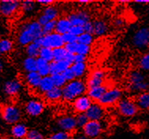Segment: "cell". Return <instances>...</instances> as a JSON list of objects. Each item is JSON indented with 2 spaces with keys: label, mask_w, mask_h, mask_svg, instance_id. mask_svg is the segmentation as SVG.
<instances>
[{
  "label": "cell",
  "mask_w": 149,
  "mask_h": 139,
  "mask_svg": "<svg viewBox=\"0 0 149 139\" xmlns=\"http://www.w3.org/2000/svg\"><path fill=\"white\" fill-rule=\"evenodd\" d=\"M43 35L42 26L36 19H30L22 22L17 27L16 32V43L22 47H25L35 42Z\"/></svg>",
  "instance_id": "6da1fadb"
},
{
  "label": "cell",
  "mask_w": 149,
  "mask_h": 139,
  "mask_svg": "<svg viewBox=\"0 0 149 139\" xmlns=\"http://www.w3.org/2000/svg\"><path fill=\"white\" fill-rule=\"evenodd\" d=\"M126 83L127 91L133 96L149 91V80L146 73L141 72L138 68L130 70L128 72Z\"/></svg>",
  "instance_id": "7a4b0ae2"
},
{
  "label": "cell",
  "mask_w": 149,
  "mask_h": 139,
  "mask_svg": "<svg viewBox=\"0 0 149 139\" xmlns=\"http://www.w3.org/2000/svg\"><path fill=\"white\" fill-rule=\"evenodd\" d=\"M63 101L71 103L78 97L84 95L88 91L86 81L83 79H75L67 82L63 88Z\"/></svg>",
  "instance_id": "3957f363"
},
{
  "label": "cell",
  "mask_w": 149,
  "mask_h": 139,
  "mask_svg": "<svg viewBox=\"0 0 149 139\" xmlns=\"http://www.w3.org/2000/svg\"><path fill=\"white\" fill-rule=\"evenodd\" d=\"M0 116L6 124L12 126L22 121L24 116V111L18 104L8 103L1 107Z\"/></svg>",
  "instance_id": "277c9868"
},
{
  "label": "cell",
  "mask_w": 149,
  "mask_h": 139,
  "mask_svg": "<svg viewBox=\"0 0 149 139\" xmlns=\"http://www.w3.org/2000/svg\"><path fill=\"white\" fill-rule=\"evenodd\" d=\"M133 49L144 52L149 50V26L142 25L136 28L132 33L130 39Z\"/></svg>",
  "instance_id": "5b68a950"
},
{
  "label": "cell",
  "mask_w": 149,
  "mask_h": 139,
  "mask_svg": "<svg viewBox=\"0 0 149 139\" xmlns=\"http://www.w3.org/2000/svg\"><path fill=\"white\" fill-rule=\"evenodd\" d=\"M117 113L124 119H132L141 112L133 98L125 96L114 106Z\"/></svg>",
  "instance_id": "8992f818"
},
{
  "label": "cell",
  "mask_w": 149,
  "mask_h": 139,
  "mask_svg": "<svg viewBox=\"0 0 149 139\" xmlns=\"http://www.w3.org/2000/svg\"><path fill=\"white\" fill-rule=\"evenodd\" d=\"M24 114L31 119L40 117L46 111V103L39 98H30L23 105Z\"/></svg>",
  "instance_id": "52a82bcc"
},
{
  "label": "cell",
  "mask_w": 149,
  "mask_h": 139,
  "mask_svg": "<svg viewBox=\"0 0 149 139\" xmlns=\"http://www.w3.org/2000/svg\"><path fill=\"white\" fill-rule=\"evenodd\" d=\"M125 97V91L120 86L109 87L103 97L98 102L104 108L115 106L120 100Z\"/></svg>",
  "instance_id": "ba28073f"
},
{
  "label": "cell",
  "mask_w": 149,
  "mask_h": 139,
  "mask_svg": "<svg viewBox=\"0 0 149 139\" xmlns=\"http://www.w3.org/2000/svg\"><path fill=\"white\" fill-rule=\"evenodd\" d=\"M24 83L18 78H10L2 84V91L6 97L15 98L18 96L24 89Z\"/></svg>",
  "instance_id": "9c48e42d"
},
{
  "label": "cell",
  "mask_w": 149,
  "mask_h": 139,
  "mask_svg": "<svg viewBox=\"0 0 149 139\" xmlns=\"http://www.w3.org/2000/svg\"><path fill=\"white\" fill-rule=\"evenodd\" d=\"M61 16V9L55 3L54 5L41 9L40 12L37 14L36 20L38 23L43 26L47 22L56 21Z\"/></svg>",
  "instance_id": "30bf717a"
},
{
  "label": "cell",
  "mask_w": 149,
  "mask_h": 139,
  "mask_svg": "<svg viewBox=\"0 0 149 139\" xmlns=\"http://www.w3.org/2000/svg\"><path fill=\"white\" fill-rule=\"evenodd\" d=\"M54 126L58 131H63L72 134L77 128L75 115L69 113L58 115L54 120Z\"/></svg>",
  "instance_id": "8fae6325"
},
{
  "label": "cell",
  "mask_w": 149,
  "mask_h": 139,
  "mask_svg": "<svg viewBox=\"0 0 149 139\" xmlns=\"http://www.w3.org/2000/svg\"><path fill=\"white\" fill-rule=\"evenodd\" d=\"M66 17L70 21L72 26H84L87 22L91 21L92 14L87 9H76L69 12Z\"/></svg>",
  "instance_id": "7c38bea8"
},
{
  "label": "cell",
  "mask_w": 149,
  "mask_h": 139,
  "mask_svg": "<svg viewBox=\"0 0 149 139\" xmlns=\"http://www.w3.org/2000/svg\"><path fill=\"white\" fill-rule=\"evenodd\" d=\"M35 42L38 43L41 47H47L52 50L63 47L65 45L63 35L57 32H53L49 35H43Z\"/></svg>",
  "instance_id": "4fadbf2b"
},
{
  "label": "cell",
  "mask_w": 149,
  "mask_h": 139,
  "mask_svg": "<svg viewBox=\"0 0 149 139\" xmlns=\"http://www.w3.org/2000/svg\"><path fill=\"white\" fill-rule=\"evenodd\" d=\"M107 78L106 71L100 68H95L88 73L86 77V84L88 89L93 88L105 84Z\"/></svg>",
  "instance_id": "5bb4252c"
},
{
  "label": "cell",
  "mask_w": 149,
  "mask_h": 139,
  "mask_svg": "<svg viewBox=\"0 0 149 139\" xmlns=\"http://www.w3.org/2000/svg\"><path fill=\"white\" fill-rule=\"evenodd\" d=\"M104 125L102 121L89 120L81 129V133L88 139H97L103 134Z\"/></svg>",
  "instance_id": "9a60e30c"
},
{
  "label": "cell",
  "mask_w": 149,
  "mask_h": 139,
  "mask_svg": "<svg viewBox=\"0 0 149 139\" xmlns=\"http://www.w3.org/2000/svg\"><path fill=\"white\" fill-rule=\"evenodd\" d=\"M21 1L2 0L0 1V15L3 17H11L20 11Z\"/></svg>",
  "instance_id": "2e32d148"
},
{
  "label": "cell",
  "mask_w": 149,
  "mask_h": 139,
  "mask_svg": "<svg viewBox=\"0 0 149 139\" xmlns=\"http://www.w3.org/2000/svg\"><path fill=\"white\" fill-rule=\"evenodd\" d=\"M93 102L87 94L78 97L74 101L71 102V108L73 110L74 115L80 114V113H85L92 105Z\"/></svg>",
  "instance_id": "e0dca14e"
},
{
  "label": "cell",
  "mask_w": 149,
  "mask_h": 139,
  "mask_svg": "<svg viewBox=\"0 0 149 139\" xmlns=\"http://www.w3.org/2000/svg\"><path fill=\"white\" fill-rule=\"evenodd\" d=\"M85 114L88 120L102 121L106 116V108L102 106L98 102H93Z\"/></svg>",
  "instance_id": "ac0fdd59"
},
{
  "label": "cell",
  "mask_w": 149,
  "mask_h": 139,
  "mask_svg": "<svg viewBox=\"0 0 149 139\" xmlns=\"http://www.w3.org/2000/svg\"><path fill=\"white\" fill-rule=\"evenodd\" d=\"M93 22V35L95 37L100 38L105 36L109 33L111 29V25L106 19L99 17L92 21Z\"/></svg>",
  "instance_id": "d6986e66"
},
{
  "label": "cell",
  "mask_w": 149,
  "mask_h": 139,
  "mask_svg": "<svg viewBox=\"0 0 149 139\" xmlns=\"http://www.w3.org/2000/svg\"><path fill=\"white\" fill-rule=\"evenodd\" d=\"M23 83L32 91H37L41 81V75L37 72H28L23 75Z\"/></svg>",
  "instance_id": "ffe728a7"
},
{
  "label": "cell",
  "mask_w": 149,
  "mask_h": 139,
  "mask_svg": "<svg viewBox=\"0 0 149 139\" xmlns=\"http://www.w3.org/2000/svg\"><path fill=\"white\" fill-rule=\"evenodd\" d=\"M29 128L26 123L21 121L10 126V134L14 139H25Z\"/></svg>",
  "instance_id": "44dd1931"
},
{
  "label": "cell",
  "mask_w": 149,
  "mask_h": 139,
  "mask_svg": "<svg viewBox=\"0 0 149 139\" xmlns=\"http://www.w3.org/2000/svg\"><path fill=\"white\" fill-rule=\"evenodd\" d=\"M72 24L66 16H60L55 21V32L60 35H64L70 32Z\"/></svg>",
  "instance_id": "7402d4cb"
},
{
  "label": "cell",
  "mask_w": 149,
  "mask_h": 139,
  "mask_svg": "<svg viewBox=\"0 0 149 139\" xmlns=\"http://www.w3.org/2000/svg\"><path fill=\"white\" fill-rule=\"evenodd\" d=\"M72 64L67 60H62L58 62H52L50 63V74L51 75L58 73H63L71 67Z\"/></svg>",
  "instance_id": "603a6c76"
},
{
  "label": "cell",
  "mask_w": 149,
  "mask_h": 139,
  "mask_svg": "<svg viewBox=\"0 0 149 139\" xmlns=\"http://www.w3.org/2000/svg\"><path fill=\"white\" fill-rule=\"evenodd\" d=\"M43 101L50 103H56L59 101H63V90L62 88L55 87L47 91V93L42 95Z\"/></svg>",
  "instance_id": "cb8c5ba5"
},
{
  "label": "cell",
  "mask_w": 149,
  "mask_h": 139,
  "mask_svg": "<svg viewBox=\"0 0 149 139\" xmlns=\"http://www.w3.org/2000/svg\"><path fill=\"white\" fill-rule=\"evenodd\" d=\"M134 101L140 111H148L149 110V91L142 92L141 94L134 96Z\"/></svg>",
  "instance_id": "d4e9b609"
},
{
  "label": "cell",
  "mask_w": 149,
  "mask_h": 139,
  "mask_svg": "<svg viewBox=\"0 0 149 139\" xmlns=\"http://www.w3.org/2000/svg\"><path fill=\"white\" fill-rule=\"evenodd\" d=\"M75 79H83L88 75V67L87 62L84 63H73L70 67Z\"/></svg>",
  "instance_id": "484cf974"
},
{
  "label": "cell",
  "mask_w": 149,
  "mask_h": 139,
  "mask_svg": "<svg viewBox=\"0 0 149 139\" xmlns=\"http://www.w3.org/2000/svg\"><path fill=\"white\" fill-rule=\"evenodd\" d=\"M109 87L106 84L103 86H96V87H93V88L88 89L87 91V95L90 98L92 99L93 102H98L100 101V99L103 97V95L105 94V92L107 91Z\"/></svg>",
  "instance_id": "4316f807"
},
{
  "label": "cell",
  "mask_w": 149,
  "mask_h": 139,
  "mask_svg": "<svg viewBox=\"0 0 149 139\" xmlns=\"http://www.w3.org/2000/svg\"><path fill=\"white\" fill-rule=\"evenodd\" d=\"M15 47L14 41L10 37L0 38V56L10 54Z\"/></svg>",
  "instance_id": "83f0119b"
},
{
  "label": "cell",
  "mask_w": 149,
  "mask_h": 139,
  "mask_svg": "<svg viewBox=\"0 0 149 139\" xmlns=\"http://www.w3.org/2000/svg\"><path fill=\"white\" fill-rule=\"evenodd\" d=\"M136 68L144 73L149 72V50L142 52L136 59Z\"/></svg>",
  "instance_id": "f1b7e54d"
},
{
  "label": "cell",
  "mask_w": 149,
  "mask_h": 139,
  "mask_svg": "<svg viewBox=\"0 0 149 139\" xmlns=\"http://www.w3.org/2000/svg\"><path fill=\"white\" fill-rule=\"evenodd\" d=\"M21 68L24 73L36 72V58L24 56L21 62Z\"/></svg>",
  "instance_id": "f546056e"
},
{
  "label": "cell",
  "mask_w": 149,
  "mask_h": 139,
  "mask_svg": "<svg viewBox=\"0 0 149 139\" xmlns=\"http://www.w3.org/2000/svg\"><path fill=\"white\" fill-rule=\"evenodd\" d=\"M38 3L36 1L33 0H24L21 1V6H20V12H22L23 14L29 15L33 14L37 10Z\"/></svg>",
  "instance_id": "4dcf8cb0"
},
{
  "label": "cell",
  "mask_w": 149,
  "mask_h": 139,
  "mask_svg": "<svg viewBox=\"0 0 149 139\" xmlns=\"http://www.w3.org/2000/svg\"><path fill=\"white\" fill-rule=\"evenodd\" d=\"M54 87V83L52 80V75H47L45 77H42L40 81V83L39 85V87L37 89V92L40 95H43L45 93H47V91H51L52 89Z\"/></svg>",
  "instance_id": "1f68e13d"
},
{
  "label": "cell",
  "mask_w": 149,
  "mask_h": 139,
  "mask_svg": "<svg viewBox=\"0 0 149 139\" xmlns=\"http://www.w3.org/2000/svg\"><path fill=\"white\" fill-rule=\"evenodd\" d=\"M36 72L41 75V77H45L47 75H51L50 74V63L45 60L37 57L36 58Z\"/></svg>",
  "instance_id": "d6a6232c"
},
{
  "label": "cell",
  "mask_w": 149,
  "mask_h": 139,
  "mask_svg": "<svg viewBox=\"0 0 149 139\" xmlns=\"http://www.w3.org/2000/svg\"><path fill=\"white\" fill-rule=\"evenodd\" d=\"M40 48L41 46L39 45L38 43L36 42H33V43H30L28 46H26L25 47H24V53L25 56L37 58L39 57Z\"/></svg>",
  "instance_id": "836d02e7"
},
{
  "label": "cell",
  "mask_w": 149,
  "mask_h": 139,
  "mask_svg": "<svg viewBox=\"0 0 149 139\" xmlns=\"http://www.w3.org/2000/svg\"><path fill=\"white\" fill-rule=\"evenodd\" d=\"M95 37L93 34L84 32L82 35L77 37V42L80 43V44H84V45L91 46H92V44L95 42Z\"/></svg>",
  "instance_id": "e575fe53"
},
{
  "label": "cell",
  "mask_w": 149,
  "mask_h": 139,
  "mask_svg": "<svg viewBox=\"0 0 149 139\" xmlns=\"http://www.w3.org/2000/svg\"><path fill=\"white\" fill-rule=\"evenodd\" d=\"M25 139H46V137L41 130L33 127V128H29Z\"/></svg>",
  "instance_id": "d590c367"
},
{
  "label": "cell",
  "mask_w": 149,
  "mask_h": 139,
  "mask_svg": "<svg viewBox=\"0 0 149 139\" xmlns=\"http://www.w3.org/2000/svg\"><path fill=\"white\" fill-rule=\"evenodd\" d=\"M47 139H73V138L70 133L56 130L49 134Z\"/></svg>",
  "instance_id": "8d00e7d4"
},
{
  "label": "cell",
  "mask_w": 149,
  "mask_h": 139,
  "mask_svg": "<svg viewBox=\"0 0 149 139\" xmlns=\"http://www.w3.org/2000/svg\"><path fill=\"white\" fill-rule=\"evenodd\" d=\"M38 57H40L51 63L53 62V50L47 47H41Z\"/></svg>",
  "instance_id": "74e56055"
},
{
  "label": "cell",
  "mask_w": 149,
  "mask_h": 139,
  "mask_svg": "<svg viewBox=\"0 0 149 139\" xmlns=\"http://www.w3.org/2000/svg\"><path fill=\"white\" fill-rule=\"evenodd\" d=\"M66 55H67V52L64 48V46L54 49L53 50V62H58V61L64 60L65 59Z\"/></svg>",
  "instance_id": "f35d334b"
},
{
  "label": "cell",
  "mask_w": 149,
  "mask_h": 139,
  "mask_svg": "<svg viewBox=\"0 0 149 139\" xmlns=\"http://www.w3.org/2000/svg\"><path fill=\"white\" fill-rule=\"evenodd\" d=\"M52 78L55 87L63 88V86L67 83V81L65 80V79L63 76V73H58V74L52 75Z\"/></svg>",
  "instance_id": "ab89813d"
},
{
  "label": "cell",
  "mask_w": 149,
  "mask_h": 139,
  "mask_svg": "<svg viewBox=\"0 0 149 139\" xmlns=\"http://www.w3.org/2000/svg\"><path fill=\"white\" fill-rule=\"evenodd\" d=\"M75 117H76V123L77 128L82 129L84 127V125L89 121L85 113L77 114V115H75Z\"/></svg>",
  "instance_id": "60d3db41"
},
{
  "label": "cell",
  "mask_w": 149,
  "mask_h": 139,
  "mask_svg": "<svg viewBox=\"0 0 149 139\" xmlns=\"http://www.w3.org/2000/svg\"><path fill=\"white\" fill-rule=\"evenodd\" d=\"M111 25L116 30H121L125 27V19L122 17H114L112 21H111Z\"/></svg>",
  "instance_id": "b9f144b4"
},
{
  "label": "cell",
  "mask_w": 149,
  "mask_h": 139,
  "mask_svg": "<svg viewBox=\"0 0 149 139\" xmlns=\"http://www.w3.org/2000/svg\"><path fill=\"white\" fill-rule=\"evenodd\" d=\"M42 32H43V35H49L53 32H55V21H49L43 25Z\"/></svg>",
  "instance_id": "7bdbcfd3"
},
{
  "label": "cell",
  "mask_w": 149,
  "mask_h": 139,
  "mask_svg": "<svg viewBox=\"0 0 149 139\" xmlns=\"http://www.w3.org/2000/svg\"><path fill=\"white\" fill-rule=\"evenodd\" d=\"M91 50H92V46H87L78 43L77 48V54H81V55L88 57L91 53Z\"/></svg>",
  "instance_id": "ee69618b"
},
{
  "label": "cell",
  "mask_w": 149,
  "mask_h": 139,
  "mask_svg": "<svg viewBox=\"0 0 149 139\" xmlns=\"http://www.w3.org/2000/svg\"><path fill=\"white\" fill-rule=\"evenodd\" d=\"M63 42L65 44H67V43H76L77 40V37L73 35L72 33L70 32H67L64 35H63Z\"/></svg>",
  "instance_id": "f6af8a7d"
},
{
  "label": "cell",
  "mask_w": 149,
  "mask_h": 139,
  "mask_svg": "<svg viewBox=\"0 0 149 139\" xmlns=\"http://www.w3.org/2000/svg\"><path fill=\"white\" fill-rule=\"evenodd\" d=\"M77 45H78L77 42H76V43H67V44H65V45H64V48L65 49L66 52L69 53V54H76Z\"/></svg>",
  "instance_id": "bcb514c9"
},
{
  "label": "cell",
  "mask_w": 149,
  "mask_h": 139,
  "mask_svg": "<svg viewBox=\"0 0 149 139\" xmlns=\"http://www.w3.org/2000/svg\"><path fill=\"white\" fill-rule=\"evenodd\" d=\"M70 32L72 33L73 35L78 37L84 33V28L82 26H72L70 30Z\"/></svg>",
  "instance_id": "7dc6e473"
},
{
  "label": "cell",
  "mask_w": 149,
  "mask_h": 139,
  "mask_svg": "<svg viewBox=\"0 0 149 139\" xmlns=\"http://www.w3.org/2000/svg\"><path fill=\"white\" fill-rule=\"evenodd\" d=\"M63 76L65 77V80L67 82H70V81H72L73 80H75V76H74V74H73V71L71 70V68H68L67 70H65V72H63Z\"/></svg>",
  "instance_id": "c3c4849f"
},
{
  "label": "cell",
  "mask_w": 149,
  "mask_h": 139,
  "mask_svg": "<svg viewBox=\"0 0 149 139\" xmlns=\"http://www.w3.org/2000/svg\"><path fill=\"white\" fill-rule=\"evenodd\" d=\"M36 3H38L39 6H40L41 8H44V7H47V6L55 4V1L54 0H38V1H36Z\"/></svg>",
  "instance_id": "681fc988"
},
{
  "label": "cell",
  "mask_w": 149,
  "mask_h": 139,
  "mask_svg": "<svg viewBox=\"0 0 149 139\" xmlns=\"http://www.w3.org/2000/svg\"><path fill=\"white\" fill-rule=\"evenodd\" d=\"M83 28H84V32L92 34V33H93V29H94V27H93V22H92V21L87 22L86 24H84V26H83Z\"/></svg>",
  "instance_id": "f907efd6"
},
{
  "label": "cell",
  "mask_w": 149,
  "mask_h": 139,
  "mask_svg": "<svg viewBox=\"0 0 149 139\" xmlns=\"http://www.w3.org/2000/svg\"><path fill=\"white\" fill-rule=\"evenodd\" d=\"M88 57L81 55V54H76L74 55V63H84L87 62Z\"/></svg>",
  "instance_id": "816d5d0a"
},
{
  "label": "cell",
  "mask_w": 149,
  "mask_h": 139,
  "mask_svg": "<svg viewBox=\"0 0 149 139\" xmlns=\"http://www.w3.org/2000/svg\"><path fill=\"white\" fill-rule=\"evenodd\" d=\"M4 67H5L4 61H3V57L0 56V75L3 73V70H4Z\"/></svg>",
  "instance_id": "f5cc1de1"
},
{
  "label": "cell",
  "mask_w": 149,
  "mask_h": 139,
  "mask_svg": "<svg viewBox=\"0 0 149 139\" xmlns=\"http://www.w3.org/2000/svg\"><path fill=\"white\" fill-rule=\"evenodd\" d=\"M134 3L138 4H143V5H148L149 4V0H135Z\"/></svg>",
  "instance_id": "db71d44e"
},
{
  "label": "cell",
  "mask_w": 149,
  "mask_h": 139,
  "mask_svg": "<svg viewBox=\"0 0 149 139\" xmlns=\"http://www.w3.org/2000/svg\"><path fill=\"white\" fill-rule=\"evenodd\" d=\"M73 139H88V138H87L84 134L81 133V134H77L76 136L73 138Z\"/></svg>",
  "instance_id": "11a10c76"
},
{
  "label": "cell",
  "mask_w": 149,
  "mask_h": 139,
  "mask_svg": "<svg viewBox=\"0 0 149 139\" xmlns=\"http://www.w3.org/2000/svg\"><path fill=\"white\" fill-rule=\"evenodd\" d=\"M77 3H80V4H88V3H92V1H88V0H79Z\"/></svg>",
  "instance_id": "9f6ffc18"
}]
</instances>
